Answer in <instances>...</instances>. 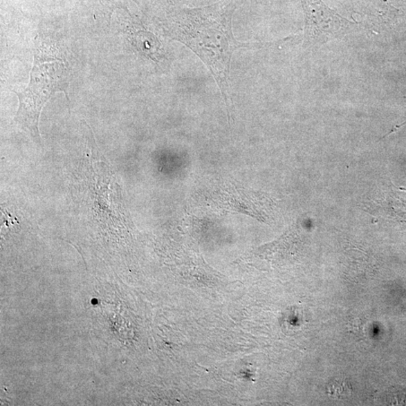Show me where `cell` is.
Returning a JSON list of instances; mask_svg holds the SVG:
<instances>
[{
  "label": "cell",
  "mask_w": 406,
  "mask_h": 406,
  "mask_svg": "<svg viewBox=\"0 0 406 406\" xmlns=\"http://www.w3.org/2000/svg\"><path fill=\"white\" fill-rule=\"evenodd\" d=\"M168 34L203 60L218 83L224 100L232 107L229 84L231 58L235 50L250 45L238 41L233 36L231 17L209 18L193 15L172 26Z\"/></svg>",
  "instance_id": "1"
},
{
  "label": "cell",
  "mask_w": 406,
  "mask_h": 406,
  "mask_svg": "<svg viewBox=\"0 0 406 406\" xmlns=\"http://www.w3.org/2000/svg\"><path fill=\"white\" fill-rule=\"evenodd\" d=\"M48 54L41 46L34 51V64L28 87L21 93L16 92L19 98V108L15 122L38 144H41L39 122L43 107L54 93H66L68 85L67 68L63 60Z\"/></svg>",
  "instance_id": "2"
},
{
  "label": "cell",
  "mask_w": 406,
  "mask_h": 406,
  "mask_svg": "<svg viewBox=\"0 0 406 406\" xmlns=\"http://www.w3.org/2000/svg\"><path fill=\"white\" fill-rule=\"evenodd\" d=\"M306 15L305 41H324L336 37L353 23L328 8L321 0H301Z\"/></svg>",
  "instance_id": "3"
},
{
  "label": "cell",
  "mask_w": 406,
  "mask_h": 406,
  "mask_svg": "<svg viewBox=\"0 0 406 406\" xmlns=\"http://www.w3.org/2000/svg\"><path fill=\"white\" fill-rule=\"evenodd\" d=\"M129 39L138 50L154 60L157 59L160 43L151 33L144 30H131L128 33Z\"/></svg>",
  "instance_id": "4"
}]
</instances>
